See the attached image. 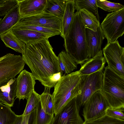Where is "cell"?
<instances>
[{"instance_id":"cell-1","label":"cell","mask_w":124,"mask_h":124,"mask_svg":"<svg viewBox=\"0 0 124 124\" xmlns=\"http://www.w3.org/2000/svg\"><path fill=\"white\" fill-rule=\"evenodd\" d=\"M53 49L48 39H43L26 44L22 54L35 80L50 88L54 86L51 76L60 72L58 57Z\"/></svg>"},{"instance_id":"cell-2","label":"cell","mask_w":124,"mask_h":124,"mask_svg":"<svg viewBox=\"0 0 124 124\" xmlns=\"http://www.w3.org/2000/svg\"><path fill=\"white\" fill-rule=\"evenodd\" d=\"M85 29L78 11L74 13L70 29L63 39L66 51L82 66L89 59Z\"/></svg>"},{"instance_id":"cell-3","label":"cell","mask_w":124,"mask_h":124,"mask_svg":"<svg viewBox=\"0 0 124 124\" xmlns=\"http://www.w3.org/2000/svg\"><path fill=\"white\" fill-rule=\"evenodd\" d=\"M83 77L79 70L61 76L52 94L55 115L80 93Z\"/></svg>"},{"instance_id":"cell-4","label":"cell","mask_w":124,"mask_h":124,"mask_svg":"<svg viewBox=\"0 0 124 124\" xmlns=\"http://www.w3.org/2000/svg\"><path fill=\"white\" fill-rule=\"evenodd\" d=\"M103 71V84L101 91L110 107L124 108V78L107 66Z\"/></svg>"},{"instance_id":"cell-5","label":"cell","mask_w":124,"mask_h":124,"mask_svg":"<svg viewBox=\"0 0 124 124\" xmlns=\"http://www.w3.org/2000/svg\"><path fill=\"white\" fill-rule=\"evenodd\" d=\"M100 26L108 43L116 41L124 33V8L107 14Z\"/></svg>"},{"instance_id":"cell-6","label":"cell","mask_w":124,"mask_h":124,"mask_svg":"<svg viewBox=\"0 0 124 124\" xmlns=\"http://www.w3.org/2000/svg\"><path fill=\"white\" fill-rule=\"evenodd\" d=\"M103 71L83 76L80 92L76 97L77 102L80 108L84 106L95 92L101 89L103 81Z\"/></svg>"},{"instance_id":"cell-7","label":"cell","mask_w":124,"mask_h":124,"mask_svg":"<svg viewBox=\"0 0 124 124\" xmlns=\"http://www.w3.org/2000/svg\"><path fill=\"white\" fill-rule=\"evenodd\" d=\"M103 51L108 67L120 76L124 78V48L117 40L107 43Z\"/></svg>"},{"instance_id":"cell-8","label":"cell","mask_w":124,"mask_h":124,"mask_svg":"<svg viewBox=\"0 0 124 124\" xmlns=\"http://www.w3.org/2000/svg\"><path fill=\"white\" fill-rule=\"evenodd\" d=\"M83 111L84 121L93 120L106 115L110 106L100 90L95 92L85 102Z\"/></svg>"},{"instance_id":"cell-9","label":"cell","mask_w":124,"mask_h":124,"mask_svg":"<svg viewBox=\"0 0 124 124\" xmlns=\"http://www.w3.org/2000/svg\"><path fill=\"white\" fill-rule=\"evenodd\" d=\"M25 64L20 55L6 54L0 60V82L15 78L23 70Z\"/></svg>"},{"instance_id":"cell-10","label":"cell","mask_w":124,"mask_h":124,"mask_svg":"<svg viewBox=\"0 0 124 124\" xmlns=\"http://www.w3.org/2000/svg\"><path fill=\"white\" fill-rule=\"evenodd\" d=\"M76 97L54 116L51 124H82Z\"/></svg>"},{"instance_id":"cell-11","label":"cell","mask_w":124,"mask_h":124,"mask_svg":"<svg viewBox=\"0 0 124 124\" xmlns=\"http://www.w3.org/2000/svg\"><path fill=\"white\" fill-rule=\"evenodd\" d=\"M16 25H35L61 31V19L45 12L30 16L21 17Z\"/></svg>"},{"instance_id":"cell-12","label":"cell","mask_w":124,"mask_h":124,"mask_svg":"<svg viewBox=\"0 0 124 124\" xmlns=\"http://www.w3.org/2000/svg\"><path fill=\"white\" fill-rule=\"evenodd\" d=\"M16 78V98L19 101L27 100L34 90L35 80L31 73L25 70H22Z\"/></svg>"},{"instance_id":"cell-13","label":"cell","mask_w":124,"mask_h":124,"mask_svg":"<svg viewBox=\"0 0 124 124\" xmlns=\"http://www.w3.org/2000/svg\"><path fill=\"white\" fill-rule=\"evenodd\" d=\"M85 36L89 59L95 57L102 51L101 46L105 37L100 25L95 31L86 28Z\"/></svg>"},{"instance_id":"cell-14","label":"cell","mask_w":124,"mask_h":124,"mask_svg":"<svg viewBox=\"0 0 124 124\" xmlns=\"http://www.w3.org/2000/svg\"><path fill=\"white\" fill-rule=\"evenodd\" d=\"M21 17H26L44 11L47 0H17Z\"/></svg>"},{"instance_id":"cell-15","label":"cell","mask_w":124,"mask_h":124,"mask_svg":"<svg viewBox=\"0 0 124 124\" xmlns=\"http://www.w3.org/2000/svg\"><path fill=\"white\" fill-rule=\"evenodd\" d=\"M16 78L0 82V102L11 107L16 97Z\"/></svg>"},{"instance_id":"cell-16","label":"cell","mask_w":124,"mask_h":124,"mask_svg":"<svg viewBox=\"0 0 124 124\" xmlns=\"http://www.w3.org/2000/svg\"><path fill=\"white\" fill-rule=\"evenodd\" d=\"M106 62L102 50L95 57L86 61L79 70V73L81 75L84 76L103 70Z\"/></svg>"},{"instance_id":"cell-17","label":"cell","mask_w":124,"mask_h":124,"mask_svg":"<svg viewBox=\"0 0 124 124\" xmlns=\"http://www.w3.org/2000/svg\"><path fill=\"white\" fill-rule=\"evenodd\" d=\"M21 18L18 3L4 16L0 18V37L13 28L18 22Z\"/></svg>"},{"instance_id":"cell-18","label":"cell","mask_w":124,"mask_h":124,"mask_svg":"<svg viewBox=\"0 0 124 124\" xmlns=\"http://www.w3.org/2000/svg\"><path fill=\"white\" fill-rule=\"evenodd\" d=\"M12 30L14 35L26 45L41 39H48L49 38L55 36L54 34L43 33L28 29Z\"/></svg>"},{"instance_id":"cell-19","label":"cell","mask_w":124,"mask_h":124,"mask_svg":"<svg viewBox=\"0 0 124 124\" xmlns=\"http://www.w3.org/2000/svg\"><path fill=\"white\" fill-rule=\"evenodd\" d=\"M57 57L61 76L70 74L77 69V64L66 51H62Z\"/></svg>"},{"instance_id":"cell-20","label":"cell","mask_w":124,"mask_h":124,"mask_svg":"<svg viewBox=\"0 0 124 124\" xmlns=\"http://www.w3.org/2000/svg\"><path fill=\"white\" fill-rule=\"evenodd\" d=\"M75 10L74 0H68L61 19V31L60 35L63 39L70 29Z\"/></svg>"},{"instance_id":"cell-21","label":"cell","mask_w":124,"mask_h":124,"mask_svg":"<svg viewBox=\"0 0 124 124\" xmlns=\"http://www.w3.org/2000/svg\"><path fill=\"white\" fill-rule=\"evenodd\" d=\"M0 39L7 47L22 54L25 49V44L20 40L11 30L1 35Z\"/></svg>"},{"instance_id":"cell-22","label":"cell","mask_w":124,"mask_h":124,"mask_svg":"<svg viewBox=\"0 0 124 124\" xmlns=\"http://www.w3.org/2000/svg\"><path fill=\"white\" fill-rule=\"evenodd\" d=\"M68 0H47L45 12L62 19Z\"/></svg>"},{"instance_id":"cell-23","label":"cell","mask_w":124,"mask_h":124,"mask_svg":"<svg viewBox=\"0 0 124 124\" xmlns=\"http://www.w3.org/2000/svg\"><path fill=\"white\" fill-rule=\"evenodd\" d=\"M78 11L85 28L96 31L100 25L99 21L96 16L85 9H81Z\"/></svg>"},{"instance_id":"cell-24","label":"cell","mask_w":124,"mask_h":124,"mask_svg":"<svg viewBox=\"0 0 124 124\" xmlns=\"http://www.w3.org/2000/svg\"><path fill=\"white\" fill-rule=\"evenodd\" d=\"M51 88L45 86L43 92L40 95V102L44 112L49 115L54 116V105L52 95L50 93Z\"/></svg>"},{"instance_id":"cell-25","label":"cell","mask_w":124,"mask_h":124,"mask_svg":"<svg viewBox=\"0 0 124 124\" xmlns=\"http://www.w3.org/2000/svg\"><path fill=\"white\" fill-rule=\"evenodd\" d=\"M75 10L78 11L85 9L92 13L99 21L96 0H74Z\"/></svg>"},{"instance_id":"cell-26","label":"cell","mask_w":124,"mask_h":124,"mask_svg":"<svg viewBox=\"0 0 124 124\" xmlns=\"http://www.w3.org/2000/svg\"><path fill=\"white\" fill-rule=\"evenodd\" d=\"M17 115L10 107L0 102V124H13Z\"/></svg>"},{"instance_id":"cell-27","label":"cell","mask_w":124,"mask_h":124,"mask_svg":"<svg viewBox=\"0 0 124 124\" xmlns=\"http://www.w3.org/2000/svg\"><path fill=\"white\" fill-rule=\"evenodd\" d=\"M36 115L34 124H51L54 116L46 113L39 102L35 108Z\"/></svg>"},{"instance_id":"cell-28","label":"cell","mask_w":124,"mask_h":124,"mask_svg":"<svg viewBox=\"0 0 124 124\" xmlns=\"http://www.w3.org/2000/svg\"><path fill=\"white\" fill-rule=\"evenodd\" d=\"M25 108L22 115H26L32 112L40 102V95L34 90L27 100Z\"/></svg>"},{"instance_id":"cell-29","label":"cell","mask_w":124,"mask_h":124,"mask_svg":"<svg viewBox=\"0 0 124 124\" xmlns=\"http://www.w3.org/2000/svg\"><path fill=\"white\" fill-rule=\"evenodd\" d=\"M28 29L41 33L52 34L55 35H60L61 32L59 30L38 26L32 25H16L12 28Z\"/></svg>"},{"instance_id":"cell-30","label":"cell","mask_w":124,"mask_h":124,"mask_svg":"<svg viewBox=\"0 0 124 124\" xmlns=\"http://www.w3.org/2000/svg\"><path fill=\"white\" fill-rule=\"evenodd\" d=\"M97 6L108 12H115L124 8L123 5L119 3L111 2L105 0H96Z\"/></svg>"},{"instance_id":"cell-31","label":"cell","mask_w":124,"mask_h":124,"mask_svg":"<svg viewBox=\"0 0 124 124\" xmlns=\"http://www.w3.org/2000/svg\"><path fill=\"white\" fill-rule=\"evenodd\" d=\"M82 124H124V121L115 119L105 115L98 118L84 121Z\"/></svg>"},{"instance_id":"cell-32","label":"cell","mask_w":124,"mask_h":124,"mask_svg":"<svg viewBox=\"0 0 124 124\" xmlns=\"http://www.w3.org/2000/svg\"><path fill=\"white\" fill-rule=\"evenodd\" d=\"M35 115V109L29 115H17L13 124H34Z\"/></svg>"},{"instance_id":"cell-33","label":"cell","mask_w":124,"mask_h":124,"mask_svg":"<svg viewBox=\"0 0 124 124\" xmlns=\"http://www.w3.org/2000/svg\"><path fill=\"white\" fill-rule=\"evenodd\" d=\"M124 108H116L109 107L106 110V115L115 119L124 121Z\"/></svg>"},{"instance_id":"cell-34","label":"cell","mask_w":124,"mask_h":124,"mask_svg":"<svg viewBox=\"0 0 124 124\" xmlns=\"http://www.w3.org/2000/svg\"><path fill=\"white\" fill-rule=\"evenodd\" d=\"M17 3V0H6L2 6H0V16H4Z\"/></svg>"},{"instance_id":"cell-35","label":"cell","mask_w":124,"mask_h":124,"mask_svg":"<svg viewBox=\"0 0 124 124\" xmlns=\"http://www.w3.org/2000/svg\"><path fill=\"white\" fill-rule=\"evenodd\" d=\"M61 76L60 72L54 74L51 76L50 79L52 83L54 86L55 85L57 82L60 80Z\"/></svg>"},{"instance_id":"cell-36","label":"cell","mask_w":124,"mask_h":124,"mask_svg":"<svg viewBox=\"0 0 124 124\" xmlns=\"http://www.w3.org/2000/svg\"><path fill=\"white\" fill-rule=\"evenodd\" d=\"M6 0H0V6H2L6 1Z\"/></svg>"}]
</instances>
